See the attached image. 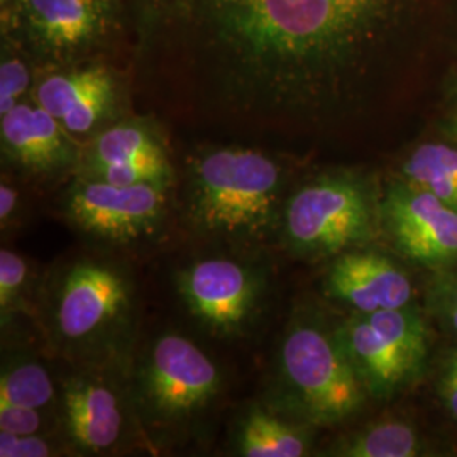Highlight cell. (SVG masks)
<instances>
[{
  "label": "cell",
  "instance_id": "3",
  "mask_svg": "<svg viewBox=\"0 0 457 457\" xmlns=\"http://www.w3.org/2000/svg\"><path fill=\"white\" fill-rule=\"evenodd\" d=\"M283 236L292 253L336 258L368 245L379 230V195L356 171H330L300 187L283 209Z\"/></svg>",
  "mask_w": 457,
  "mask_h": 457
},
{
  "label": "cell",
  "instance_id": "29",
  "mask_svg": "<svg viewBox=\"0 0 457 457\" xmlns=\"http://www.w3.org/2000/svg\"><path fill=\"white\" fill-rule=\"evenodd\" d=\"M439 128L445 139L457 143V66L445 80Z\"/></svg>",
  "mask_w": 457,
  "mask_h": 457
},
{
  "label": "cell",
  "instance_id": "19",
  "mask_svg": "<svg viewBox=\"0 0 457 457\" xmlns=\"http://www.w3.org/2000/svg\"><path fill=\"white\" fill-rule=\"evenodd\" d=\"M311 447V437L277 417L256 410L245 419L237 449L245 457H300Z\"/></svg>",
  "mask_w": 457,
  "mask_h": 457
},
{
  "label": "cell",
  "instance_id": "14",
  "mask_svg": "<svg viewBox=\"0 0 457 457\" xmlns=\"http://www.w3.org/2000/svg\"><path fill=\"white\" fill-rule=\"evenodd\" d=\"M0 137L7 158L31 173H51L77 158L73 137L36 102L0 115Z\"/></svg>",
  "mask_w": 457,
  "mask_h": 457
},
{
  "label": "cell",
  "instance_id": "27",
  "mask_svg": "<svg viewBox=\"0 0 457 457\" xmlns=\"http://www.w3.org/2000/svg\"><path fill=\"white\" fill-rule=\"evenodd\" d=\"M53 454L48 442L37 434L16 436L0 430V456L2 457H46Z\"/></svg>",
  "mask_w": 457,
  "mask_h": 457
},
{
  "label": "cell",
  "instance_id": "15",
  "mask_svg": "<svg viewBox=\"0 0 457 457\" xmlns=\"http://www.w3.org/2000/svg\"><path fill=\"white\" fill-rule=\"evenodd\" d=\"M63 410L68 436L82 451H109L122 436L124 415L119 396L98 378H71L65 385Z\"/></svg>",
  "mask_w": 457,
  "mask_h": 457
},
{
  "label": "cell",
  "instance_id": "28",
  "mask_svg": "<svg viewBox=\"0 0 457 457\" xmlns=\"http://www.w3.org/2000/svg\"><path fill=\"white\" fill-rule=\"evenodd\" d=\"M43 427L39 410L16 405H0V430L16 436H33Z\"/></svg>",
  "mask_w": 457,
  "mask_h": 457
},
{
  "label": "cell",
  "instance_id": "6",
  "mask_svg": "<svg viewBox=\"0 0 457 457\" xmlns=\"http://www.w3.org/2000/svg\"><path fill=\"white\" fill-rule=\"evenodd\" d=\"M379 230L395 251L432 273L457 266V211L424 188L393 179L379 195Z\"/></svg>",
  "mask_w": 457,
  "mask_h": 457
},
{
  "label": "cell",
  "instance_id": "18",
  "mask_svg": "<svg viewBox=\"0 0 457 457\" xmlns=\"http://www.w3.org/2000/svg\"><path fill=\"white\" fill-rule=\"evenodd\" d=\"M168 160L160 137L143 124L124 122L100 132L88 149L85 171L104 164Z\"/></svg>",
  "mask_w": 457,
  "mask_h": 457
},
{
  "label": "cell",
  "instance_id": "20",
  "mask_svg": "<svg viewBox=\"0 0 457 457\" xmlns=\"http://www.w3.org/2000/svg\"><path fill=\"white\" fill-rule=\"evenodd\" d=\"M54 398L48 371L34 362L24 361L4 370L0 378V405L45 409Z\"/></svg>",
  "mask_w": 457,
  "mask_h": 457
},
{
  "label": "cell",
  "instance_id": "21",
  "mask_svg": "<svg viewBox=\"0 0 457 457\" xmlns=\"http://www.w3.org/2000/svg\"><path fill=\"white\" fill-rule=\"evenodd\" d=\"M85 179L105 181L119 187H131L143 183L170 185L171 164L170 160H146L136 163L104 164L85 171Z\"/></svg>",
  "mask_w": 457,
  "mask_h": 457
},
{
  "label": "cell",
  "instance_id": "9",
  "mask_svg": "<svg viewBox=\"0 0 457 457\" xmlns=\"http://www.w3.org/2000/svg\"><path fill=\"white\" fill-rule=\"evenodd\" d=\"M126 278L102 262L75 264L66 273L54 307L56 330L66 343H90L129 311Z\"/></svg>",
  "mask_w": 457,
  "mask_h": 457
},
{
  "label": "cell",
  "instance_id": "5",
  "mask_svg": "<svg viewBox=\"0 0 457 457\" xmlns=\"http://www.w3.org/2000/svg\"><path fill=\"white\" fill-rule=\"evenodd\" d=\"M336 336L370 398L390 400L424 375L428 332L413 305L356 313Z\"/></svg>",
  "mask_w": 457,
  "mask_h": 457
},
{
  "label": "cell",
  "instance_id": "23",
  "mask_svg": "<svg viewBox=\"0 0 457 457\" xmlns=\"http://www.w3.org/2000/svg\"><path fill=\"white\" fill-rule=\"evenodd\" d=\"M31 85L28 65L12 54H4L0 65V115L7 114L19 104Z\"/></svg>",
  "mask_w": 457,
  "mask_h": 457
},
{
  "label": "cell",
  "instance_id": "8",
  "mask_svg": "<svg viewBox=\"0 0 457 457\" xmlns=\"http://www.w3.org/2000/svg\"><path fill=\"white\" fill-rule=\"evenodd\" d=\"M166 188L162 183L119 187L83 177L68 192L66 212L96 237L128 243L156 228L163 215Z\"/></svg>",
  "mask_w": 457,
  "mask_h": 457
},
{
  "label": "cell",
  "instance_id": "17",
  "mask_svg": "<svg viewBox=\"0 0 457 457\" xmlns=\"http://www.w3.org/2000/svg\"><path fill=\"white\" fill-rule=\"evenodd\" d=\"M332 454L345 457H419L428 454L415 425L385 419L344 436Z\"/></svg>",
  "mask_w": 457,
  "mask_h": 457
},
{
  "label": "cell",
  "instance_id": "7",
  "mask_svg": "<svg viewBox=\"0 0 457 457\" xmlns=\"http://www.w3.org/2000/svg\"><path fill=\"white\" fill-rule=\"evenodd\" d=\"M217 366L190 339L164 334L153 344L141 375V398L158 422L194 417L219 392Z\"/></svg>",
  "mask_w": 457,
  "mask_h": 457
},
{
  "label": "cell",
  "instance_id": "24",
  "mask_svg": "<svg viewBox=\"0 0 457 457\" xmlns=\"http://www.w3.org/2000/svg\"><path fill=\"white\" fill-rule=\"evenodd\" d=\"M28 279L26 262L17 256L16 253L2 249L0 251V307L5 315L12 307L21 290Z\"/></svg>",
  "mask_w": 457,
  "mask_h": 457
},
{
  "label": "cell",
  "instance_id": "4",
  "mask_svg": "<svg viewBox=\"0 0 457 457\" xmlns=\"http://www.w3.org/2000/svg\"><path fill=\"white\" fill-rule=\"evenodd\" d=\"M279 371L294 409L312 425L341 424L358 415L370 398L336 330L313 322H300L287 332Z\"/></svg>",
  "mask_w": 457,
  "mask_h": 457
},
{
  "label": "cell",
  "instance_id": "30",
  "mask_svg": "<svg viewBox=\"0 0 457 457\" xmlns=\"http://www.w3.org/2000/svg\"><path fill=\"white\" fill-rule=\"evenodd\" d=\"M17 209V190L11 185L2 183L0 187V220L5 224Z\"/></svg>",
  "mask_w": 457,
  "mask_h": 457
},
{
  "label": "cell",
  "instance_id": "25",
  "mask_svg": "<svg viewBox=\"0 0 457 457\" xmlns=\"http://www.w3.org/2000/svg\"><path fill=\"white\" fill-rule=\"evenodd\" d=\"M436 392L444 409L457 420V347H451L441 354L436 375Z\"/></svg>",
  "mask_w": 457,
  "mask_h": 457
},
{
  "label": "cell",
  "instance_id": "22",
  "mask_svg": "<svg viewBox=\"0 0 457 457\" xmlns=\"http://www.w3.org/2000/svg\"><path fill=\"white\" fill-rule=\"evenodd\" d=\"M428 303L441 326L457 337V266L436 273L428 294Z\"/></svg>",
  "mask_w": 457,
  "mask_h": 457
},
{
  "label": "cell",
  "instance_id": "31",
  "mask_svg": "<svg viewBox=\"0 0 457 457\" xmlns=\"http://www.w3.org/2000/svg\"><path fill=\"white\" fill-rule=\"evenodd\" d=\"M2 2H4V4H5V2H11V0H2Z\"/></svg>",
  "mask_w": 457,
  "mask_h": 457
},
{
  "label": "cell",
  "instance_id": "26",
  "mask_svg": "<svg viewBox=\"0 0 457 457\" xmlns=\"http://www.w3.org/2000/svg\"><path fill=\"white\" fill-rule=\"evenodd\" d=\"M351 24L362 33L388 14L393 0H336Z\"/></svg>",
  "mask_w": 457,
  "mask_h": 457
},
{
  "label": "cell",
  "instance_id": "10",
  "mask_svg": "<svg viewBox=\"0 0 457 457\" xmlns=\"http://www.w3.org/2000/svg\"><path fill=\"white\" fill-rule=\"evenodd\" d=\"M16 22L34 51L68 62L102 39L109 26V0H17Z\"/></svg>",
  "mask_w": 457,
  "mask_h": 457
},
{
  "label": "cell",
  "instance_id": "12",
  "mask_svg": "<svg viewBox=\"0 0 457 457\" xmlns=\"http://www.w3.org/2000/svg\"><path fill=\"white\" fill-rule=\"evenodd\" d=\"M326 294L358 313L403 309L413 305L409 273L390 256L351 249L334 258L327 271Z\"/></svg>",
  "mask_w": 457,
  "mask_h": 457
},
{
  "label": "cell",
  "instance_id": "11",
  "mask_svg": "<svg viewBox=\"0 0 457 457\" xmlns=\"http://www.w3.org/2000/svg\"><path fill=\"white\" fill-rule=\"evenodd\" d=\"M179 287L196 319L224 334L249 322L260 296L254 273L226 258L194 262L181 273Z\"/></svg>",
  "mask_w": 457,
  "mask_h": 457
},
{
  "label": "cell",
  "instance_id": "13",
  "mask_svg": "<svg viewBox=\"0 0 457 457\" xmlns=\"http://www.w3.org/2000/svg\"><path fill=\"white\" fill-rule=\"evenodd\" d=\"M115 100L114 75L100 65L53 73L34 92V102L53 115L71 137L96 131L112 114Z\"/></svg>",
  "mask_w": 457,
  "mask_h": 457
},
{
  "label": "cell",
  "instance_id": "16",
  "mask_svg": "<svg viewBox=\"0 0 457 457\" xmlns=\"http://www.w3.org/2000/svg\"><path fill=\"white\" fill-rule=\"evenodd\" d=\"M398 179L424 188L457 211V143L444 137L411 147L398 166Z\"/></svg>",
  "mask_w": 457,
  "mask_h": 457
},
{
  "label": "cell",
  "instance_id": "1",
  "mask_svg": "<svg viewBox=\"0 0 457 457\" xmlns=\"http://www.w3.org/2000/svg\"><path fill=\"white\" fill-rule=\"evenodd\" d=\"M237 97L296 107L320 97L361 34L336 0H202Z\"/></svg>",
  "mask_w": 457,
  "mask_h": 457
},
{
  "label": "cell",
  "instance_id": "2",
  "mask_svg": "<svg viewBox=\"0 0 457 457\" xmlns=\"http://www.w3.org/2000/svg\"><path fill=\"white\" fill-rule=\"evenodd\" d=\"M283 183L281 166L262 151L211 149L190 164L187 220L212 237L262 241L277 222Z\"/></svg>",
  "mask_w": 457,
  "mask_h": 457
}]
</instances>
